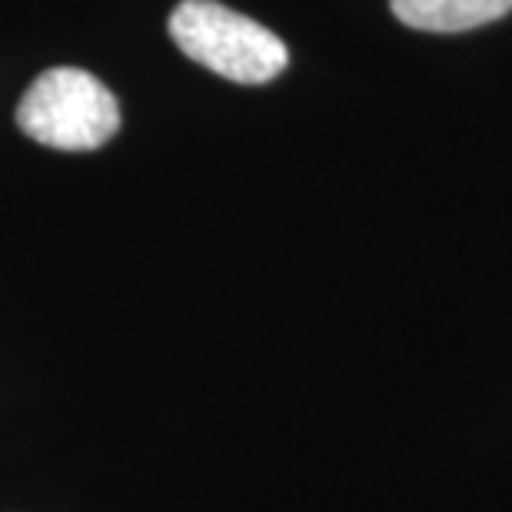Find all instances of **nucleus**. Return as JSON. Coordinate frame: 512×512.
Wrapping results in <instances>:
<instances>
[{"label":"nucleus","instance_id":"1","mask_svg":"<svg viewBox=\"0 0 512 512\" xmlns=\"http://www.w3.org/2000/svg\"><path fill=\"white\" fill-rule=\"evenodd\" d=\"M170 37L190 60L233 84H266L290 64V50L270 27L217 0H183L173 7Z\"/></svg>","mask_w":512,"mask_h":512},{"label":"nucleus","instance_id":"3","mask_svg":"<svg viewBox=\"0 0 512 512\" xmlns=\"http://www.w3.org/2000/svg\"><path fill=\"white\" fill-rule=\"evenodd\" d=\"M396 20L429 34H459L506 17L512 0H389Z\"/></svg>","mask_w":512,"mask_h":512},{"label":"nucleus","instance_id":"2","mask_svg":"<svg viewBox=\"0 0 512 512\" xmlns=\"http://www.w3.org/2000/svg\"><path fill=\"white\" fill-rule=\"evenodd\" d=\"M30 140L54 150H97L120 127L117 97L94 74L77 67L44 70L17 107Z\"/></svg>","mask_w":512,"mask_h":512}]
</instances>
